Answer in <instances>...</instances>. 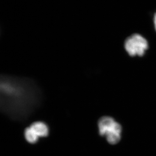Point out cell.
I'll use <instances>...</instances> for the list:
<instances>
[{
  "mask_svg": "<svg viewBox=\"0 0 156 156\" xmlns=\"http://www.w3.org/2000/svg\"><path fill=\"white\" fill-rule=\"evenodd\" d=\"M39 90L30 80L0 76V111L25 120L38 104Z\"/></svg>",
  "mask_w": 156,
  "mask_h": 156,
  "instance_id": "obj_1",
  "label": "cell"
},
{
  "mask_svg": "<svg viewBox=\"0 0 156 156\" xmlns=\"http://www.w3.org/2000/svg\"><path fill=\"white\" fill-rule=\"evenodd\" d=\"M100 135L105 136L111 144L118 143L121 140L122 127L111 117H103L98 121Z\"/></svg>",
  "mask_w": 156,
  "mask_h": 156,
  "instance_id": "obj_2",
  "label": "cell"
},
{
  "mask_svg": "<svg viewBox=\"0 0 156 156\" xmlns=\"http://www.w3.org/2000/svg\"><path fill=\"white\" fill-rule=\"evenodd\" d=\"M148 43L145 38L138 34L129 37L125 42V48L131 56L144 55L148 49Z\"/></svg>",
  "mask_w": 156,
  "mask_h": 156,
  "instance_id": "obj_3",
  "label": "cell"
},
{
  "mask_svg": "<svg viewBox=\"0 0 156 156\" xmlns=\"http://www.w3.org/2000/svg\"><path fill=\"white\" fill-rule=\"evenodd\" d=\"M48 134L49 129L47 125L42 122H36L26 128L24 136L29 143L35 144L39 137H46Z\"/></svg>",
  "mask_w": 156,
  "mask_h": 156,
  "instance_id": "obj_4",
  "label": "cell"
},
{
  "mask_svg": "<svg viewBox=\"0 0 156 156\" xmlns=\"http://www.w3.org/2000/svg\"><path fill=\"white\" fill-rule=\"evenodd\" d=\"M154 24H155V29L156 30V13L155 14V16H154Z\"/></svg>",
  "mask_w": 156,
  "mask_h": 156,
  "instance_id": "obj_5",
  "label": "cell"
}]
</instances>
